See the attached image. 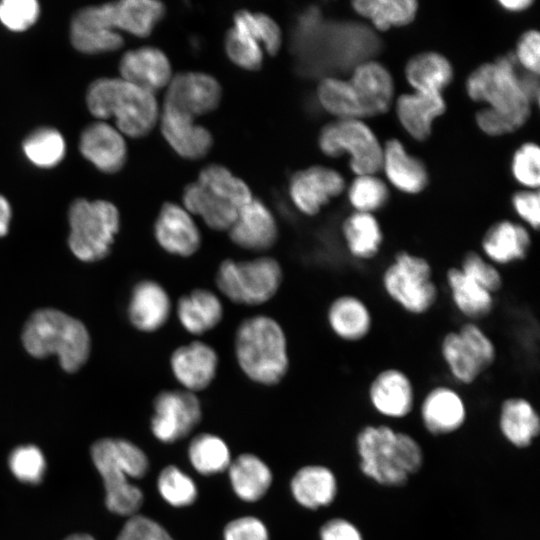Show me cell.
I'll return each mask as SVG.
<instances>
[{"mask_svg": "<svg viewBox=\"0 0 540 540\" xmlns=\"http://www.w3.org/2000/svg\"><path fill=\"white\" fill-rule=\"evenodd\" d=\"M91 456L103 479L107 508L118 515H135L143 503V493L129 480L147 473L146 454L130 441L107 438L93 444Z\"/></svg>", "mask_w": 540, "mask_h": 540, "instance_id": "obj_1", "label": "cell"}, {"mask_svg": "<svg viewBox=\"0 0 540 540\" xmlns=\"http://www.w3.org/2000/svg\"><path fill=\"white\" fill-rule=\"evenodd\" d=\"M234 350L238 366L255 383L276 385L289 369L285 333L269 316L244 319L236 330Z\"/></svg>", "mask_w": 540, "mask_h": 540, "instance_id": "obj_2", "label": "cell"}, {"mask_svg": "<svg viewBox=\"0 0 540 540\" xmlns=\"http://www.w3.org/2000/svg\"><path fill=\"white\" fill-rule=\"evenodd\" d=\"M86 102L92 115L99 119L114 118L117 130L133 138L150 133L159 118L154 93L122 78H100L92 82Z\"/></svg>", "mask_w": 540, "mask_h": 540, "instance_id": "obj_3", "label": "cell"}, {"mask_svg": "<svg viewBox=\"0 0 540 540\" xmlns=\"http://www.w3.org/2000/svg\"><path fill=\"white\" fill-rule=\"evenodd\" d=\"M362 472L386 486H401L419 470L422 451L408 434L386 425L366 426L357 437Z\"/></svg>", "mask_w": 540, "mask_h": 540, "instance_id": "obj_4", "label": "cell"}, {"mask_svg": "<svg viewBox=\"0 0 540 540\" xmlns=\"http://www.w3.org/2000/svg\"><path fill=\"white\" fill-rule=\"evenodd\" d=\"M22 341L34 357L58 355L61 367L67 372L77 371L90 353V338L85 326L51 308L37 310L30 316L23 329Z\"/></svg>", "mask_w": 540, "mask_h": 540, "instance_id": "obj_5", "label": "cell"}, {"mask_svg": "<svg viewBox=\"0 0 540 540\" xmlns=\"http://www.w3.org/2000/svg\"><path fill=\"white\" fill-rule=\"evenodd\" d=\"M466 90L476 102L500 114L518 129L529 118L531 100L524 90L513 54L477 67L467 78Z\"/></svg>", "mask_w": 540, "mask_h": 540, "instance_id": "obj_6", "label": "cell"}, {"mask_svg": "<svg viewBox=\"0 0 540 540\" xmlns=\"http://www.w3.org/2000/svg\"><path fill=\"white\" fill-rule=\"evenodd\" d=\"M385 295L412 316L429 313L439 299V287L430 261L408 250L397 251L381 273Z\"/></svg>", "mask_w": 540, "mask_h": 540, "instance_id": "obj_7", "label": "cell"}, {"mask_svg": "<svg viewBox=\"0 0 540 540\" xmlns=\"http://www.w3.org/2000/svg\"><path fill=\"white\" fill-rule=\"evenodd\" d=\"M69 246L82 261L106 257L119 230L120 216L115 205L104 200H75L68 214Z\"/></svg>", "mask_w": 540, "mask_h": 540, "instance_id": "obj_8", "label": "cell"}, {"mask_svg": "<svg viewBox=\"0 0 540 540\" xmlns=\"http://www.w3.org/2000/svg\"><path fill=\"white\" fill-rule=\"evenodd\" d=\"M283 272L279 262L268 256L252 260L226 259L216 273L219 291L230 301L242 305H262L279 290Z\"/></svg>", "mask_w": 540, "mask_h": 540, "instance_id": "obj_9", "label": "cell"}, {"mask_svg": "<svg viewBox=\"0 0 540 540\" xmlns=\"http://www.w3.org/2000/svg\"><path fill=\"white\" fill-rule=\"evenodd\" d=\"M318 145L329 157L349 154L350 168L357 176L374 175L382 167L383 147L361 119H338L325 125Z\"/></svg>", "mask_w": 540, "mask_h": 540, "instance_id": "obj_10", "label": "cell"}, {"mask_svg": "<svg viewBox=\"0 0 540 540\" xmlns=\"http://www.w3.org/2000/svg\"><path fill=\"white\" fill-rule=\"evenodd\" d=\"M165 5L154 0H122L78 11L85 22L110 32L118 30L137 37L151 34L155 26L165 16Z\"/></svg>", "mask_w": 540, "mask_h": 540, "instance_id": "obj_11", "label": "cell"}, {"mask_svg": "<svg viewBox=\"0 0 540 540\" xmlns=\"http://www.w3.org/2000/svg\"><path fill=\"white\" fill-rule=\"evenodd\" d=\"M151 419L153 435L161 442L173 443L186 437L202 418L195 393L185 389L164 390L154 400Z\"/></svg>", "mask_w": 540, "mask_h": 540, "instance_id": "obj_12", "label": "cell"}, {"mask_svg": "<svg viewBox=\"0 0 540 540\" xmlns=\"http://www.w3.org/2000/svg\"><path fill=\"white\" fill-rule=\"evenodd\" d=\"M345 189V180L336 170L311 166L295 172L289 181V195L304 215L314 216Z\"/></svg>", "mask_w": 540, "mask_h": 540, "instance_id": "obj_13", "label": "cell"}, {"mask_svg": "<svg viewBox=\"0 0 540 540\" xmlns=\"http://www.w3.org/2000/svg\"><path fill=\"white\" fill-rule=\"evenodd\" d=\"M167 86L164 105L193 118L214 111L222 98L219 82L202 72L178 73Z\"/></svg>", "mask_w": 540, "mask_h": 540, "instance_id": "obj_14", "label": "cell"}, {"mask_svg": "<svg viewBox=\"0 0 540 540\" xmlns=\"http://www.w3.org/2000/svg\"><path fill=\"white\" fill-rule=\"evenodd\" d=\"M367 394L372 407L389 418L406 417L414 408V383L399 367L379 370L369 382Z\"/></svg>", "mask_w": 540, "mask_h": 540, "instance_id": "obj_15", "label": "cell"}, {"mask_svg": "<svg viewBox=\"0 0 540 540\" xmlns=\"http://www.w3.org/2000/svg\"><path fill=\"white\" fill-rule=\"evenodd\" d=\"M531 232L520 222L498 220L483 233L479 252L499 268L522 262L532 249Z\"/></svg>", "mask_w": 540, "mask_h": 540, "instance_id": "obj_16", "label": "cell"}, {"mask_svg": "<svg viewBox=\"0 0 540 540\" xmlns=\"http://www.w3.org/2000/svg\"><path fill=\"white\" fill-rule=\"evenodd\" d=\"M154 235L164 251L179 257L194 255L202 243L201 232L192 215L172 202L162 205L154 224Z\"/></svg>", "mask_w": 540, "mask_h": 540, "instance_id": "obj_17", "label": "cell"}, {"mask_svg": "<svg viewBox=\"0 0 540 540\" xmlns=\"http://www.w3.org/2000/svg\"><path fill=\"white\" fill-rule=\"evenodd\" d=\"M227 231L236 246L253 252L270 249L278 238V226L273 213L260 199L254 197L241 208Z\"/></svg>", "mask_w": 540, "mask_h": 540, "instance_id": "obj_18", "label": "cell"}, {"mask_svg": "<svg viewBox=\"0 0 540 540\" xmlns=\"http://www.w3.org/2000/svg\"><path fill=\"white\" fill-rule=\"evenodd\" d=\"M219 365L216 350L202 341L179 346L170 357V368L175 379L190 392L207 388L214 380Z\"/></svg>", "mask_w": 540, "mask_h": 540, "instance_id": "obj_19", "label": "cell"}, {"mask_svg": "<svg viewBox=\"0 0 540 540\" xmlns=\"http://www.w3.org/2000/svg\"><path fill=\"white\" fill-rule=\"evenodd\" d=\"M160 129L166 142L184 159H201L212 148L213 137L210 131L195 124L190 115L170 106L163 105Z\"/></svg>", "mask_w": 540, "mask_h": 540, "instance_id": "obj_20", "label": "cell"}, {"mask_svg": "<svg viewBox=\"0 0 540 540\" xmlns=\"http://www.w3.org/2000/svg\"><path fill=\"white\" fill-rule=\"evenodd\" d=\"M326 319L333 335L347 343L365 340L374 326L373 312L368 303L351 293L341 294L330 302Z\"/></svg>", "mask_w": 540, "mask_h": 540, "instance_id": "obj_21", "label": "cell"}, {"mask_svg": "<svg viewBox=\"0 0 540 540\" xmlns=\"http://www.w3.org/2000/svg\"><path fill=\"white\" fill-rule=\"evenodd\" d=\"M364 117L385 113L392 104L394 82L388 69L377 61L357 64L349 79Z\"/></svg>", "mask_w": 540, "mask_h": 540, "instance_id": "obj_22", "label": "cell"}, {"mask_svg": "<svg viewBox=\"0 0 540 540\" xmlns=\"http://www.w3.org/2000/svg\"><path fill=\"white\" fill-rule=\"evenodd\" d=\"M79 148L88 161L105 173L119 171L127 157L122 134L117 128L103 121L92 123L83 130Z\"/></svg>", "mask_w": 540, "mask_h": 540, "instance_id": "obj_23", "label": "cell"}, {"mask_svg": "<svg viewBox=\"0 0 540 540\" xmlns=\"http://www.w3.org/2000/svg\"><path fill=\"white\" fill-rule=\"evenodd\" d=\"M119 70L122 79L152 93L167 86L172 78L167 55L152 46L127 51L120 60Z\"/></svg>", "mask_w": 540, "mask_h": 540, "instance_id": "obj_24", "label": "cell"}, {"mask_svg": "<svg viewBox=\"0 0 540 540\" xmlns=\"http://www.w3.org/2000/svg\"><path fill=\"white\" fill-rule=\"evenodd\" d=\"M420 415L432 434H446L460 428L467 415L461 394L449 385H436L422 399Z\"/></svg>", "mask_w": 540, "mask_h": 540, "instance_id": "obj_25", "label": "cell"}, {"mask_svg": "<svg viewBox=\"0 0 540 540\" xmlns=\"http://www.w3.org/2000/svg\"><path fill=\"white\" fill-rule=\"evenodd\" d=\"M172 304L166 289L156 281L144 280L133 288L128 314L133 326L154 332L169 320Z\"/></svg>", "mask_w": 540, "mask_h": 540, "instance_id": "obj_26", "label": "cell"}, {"mask_svg": "<svg viewBox=\"0 0 540 540\" xmlns=\"http://www.w3.org/2000/svg\"><path fill=\"white\" fill-rule=\"evenodd\" d=\"M446 103L440 93L414 91L397 98L396 114L405 131L414 139H427L433 121L445 112Z\"/></svg>", "mask_w": 540, "mask_h": 540, "instance_id": "obj_27", "label": "cell"}, {"mask_svg": "<svg viewBox=\"0 0 540 540\" xmlns=\"http://www.w3.org/2000/svg\"><path fill=\"white\" fill-rule=\"evenodd\" d=\"M445 283L454 308L466 321L478 322L493 312L495 294L466 276L458 266L446 270Z\"/></svg>", "mask_w": 540, "mask_h": 540, "instance_id": "obj_28", "label": "cell"}, {"mask_svg": "<svg viewBox=\"0 0 540 540\" xmlns=\"http://www.w3.org/2000/svg\"><path fill=\"white\" fill-rule=\"evenodd\" d=\"M341 236L349 256L358 262L378 257L384 245V231L371 213L353 211L341 224Z\"/></svg>", "mask_w": 540, "mask_h": 540, "instance_id": "obj_29", "label": "cell"}, {"mask_svg": "<svg viewBox=\"0 0 540 540\" xmlns=\"http://www.w3.org/2000/svg\"><path fill=\"white\" fill-rule=\"evenodd\" d=\"M390 183L407 194L422 192L428 183L425 165L410 155L403 144L391 139L383 146L382 167Z\"/></svg>", "mask_w": 540, "mask_h": 540, "instance_id": "obj_30", "label": "cell"}, {"mask_svg": "<svg viewBox=\"0 0 540 540\" xmlns=\"http://www.w3.org/2000/svg\"><path fill=\"white\" fill-rule=\"evenodd\" d=\"M223 313L220 298L208 289H194L179 298L176 304L179 323L196 336L214 329L221 322Z\"/></svg>", "mask_w": 540, "mask_h": 540, "instance_id": "obj_31", "label": "cell"}, {"mask_svg": "<svg viewBox=\"0 0 540 540\" xmlns=\"http://www.w3.org/2000/svg\"><path fill=\"white\" fill-rule=\"evenodd\" d=\"M182 199L191 215L199 216L209 228L217 231H227L241 210L197 181L185 187Z\"/></svg>", "mask_w": 540, "mask_h": 540, "instance_id": "obj_32", "label": "cell"}, {"mask_svg": "<svg viewBox=\"0 0 540 540\" xmlns=\"http://www.w3.org/2000/svg\"><path fill=\"white\" fill-rule=\"evenodd\" d=\"M501 432L513 445L526 447L539 434L540 419L532 403L524 397H509L500 407Z\"/></svg>", "mask_w": 540, "mask_h": 540, "instance_id": "obj_33", "label": "cell"}, {"mask_svg": "<svg viewBox=\"0 0 540 540\" xmlns=\"http://www.w3.org/2000/svg\"><path fill=\"white\" fill-rule=\"evenodd\" d=\"M405 77L414 91L440 93L453 78L449 60L435 51H426L411 57L405 66Z\"/></svg>", "mask_w": 540, "mask_h": 540, "instance_id": "obj_34", "label": "cell"}, {"mask_svg": "<svg viewBox=\"0 0 540 540\" xmlns=\"http://www.w3.org/2000/svg\"><path fill=\"white\" fill-rule=\"evenodd\" d=\"M229 478L235 494L246 502L261 499L272 483L270 468L254 454H241L231 461Z\"/></svg>", "mask_w": 540, "mask_h": 540, "instance_id": "obj_35", "label": "cell"}, {"mask_svg": "<svg viewBox=\"0 0 540 540\" xmlns=\"http://www.w3.org/2000/svg\"><path fill=\"white\" fill-rule=\"evenodd\" d=\"M336 479L326 467L310 465L299 469L291 480L295 500L309 509L329 505L335 498Z\"/></svg>", "mask_w": 540, "mask_h": 540, "instance_id": "obj_36", "label": "cell"}, {"mask_svg": "<svg viewBox=\"0 0 540 540\" xmlns=\"http://www.w3.org/2000/svg\"><path fill=\"white\" fill-rule=\"evenodd\" d=\"M356 13L369 20L373 26L385 31L392 27L405 26L417 14L415 0H356L352 2Z\"/></svg>", "mask_w": 540, "mask_h": 540, "instance_id": "obj_37", "label": "cell"}, {"mask_svg": "<svg viewBox=\"0 0 540 540\" xmlns=\"http://www.w3.org/2000/svg\"><path fill=\"white\" fill-rule=\"evenodd\" d=\"M439 352L449 375L459 384L471 385L484 373L457 330H450L442 336Z\"/></svg>", "mask_w": 540, "mask_h": 540, "instance_id": "obj_38", "label": "cell"}, {"mask_svg": "<svg viewBox=\"0 0 540 540\" xmlns=\"http://www.w3.org/2000/svg\"><path fill=\"white\" fill-rule=\"evenodd\" d=\"M317 98L325 111L338 119H361L364 114L349 80L326 77L317 87Z\"/></svg>", "mask_w": 540, "mask_h": 540, "instance_id": "obj_39", "label": "cell"}, {"mask_svg": "<svg viewBox=\"0 0 540 540\" xmlns=\"http://www.w3.org/2000/svg\"><path fill=\"white\" fill-rule=\"evenodd\" d=\"M189 460L202 475H213L228 469L231 463L230 450L218 436L203 433L194 437L188 449Z\"/></svg>", "mask_w": 540, "mask_h": 540, "instance_id": "obj_40", "label": "cell"}, {"mask_svg": "<svg viewBox=\"0 0 540 540\" xmlns=\"http://www.w3.org/2000/svg\"><path fill=\"white\" fill-rule=\"evenodd\" d=\"M197 182L239 209L252 198L248 185L220 164H209L199 173Z\"/></svg>", "mask_w": 540, "mask_h": 540, "instance_id": "obj_41", "label": "cell"}, {"mask_svg": "<svg viewBox=\"0 0 540 540\" xmlns=\"http://www.w3.org/2000/svg\"><path fill=\"white\" fill-rule=\"evenodd\" d=\"M22 148L27 159L41 168L58 165L66 152L63 136L58 130L50 127L33 131L24 140Z\"/></svg>", "mask_w": 540, "mask_h": 540, "instance_id": "obj_42", "label": "cell"}, {"mask_svg": "<svg viewBox=\"0 0 540 540\" xmlns=\"http://www.w3.org/2000/svg\"><path fill=\"white\" fill-rule=\"evenodd\" d=\"M233 28L254 39L271 56L278 53L282 44L279 25L268 15L242 9L233 17Z\"/></svg>", "mask_w": 540, "mask_h": 540, "instance_id": "obj_43", "label": "cell"}, {"mask_svg": "<svg viewBox=\"0 0 540 540\" xmlns=\"http://www.w3.org/2000/svg\"><path fill=\"white\" fill-rule=\"evenodd\" d=\"M388 200L387 185L375 175H358L348 188V201L356 212L374 214Z\"/></svg>", "mask_w": 540, "mask_h": 540, "instance_id": "obj_44", "label": "cell"}, {"mask_svg": "<svg viewBox=\"0 0 540 540\" xmlns=\"http://www.w3.org/2000/svg\"><path fill=\"white\" fill-rule=\"evenodd\" d=\"M157 487L162 498L174 507L192 505L198 495L192 478L174 465H169L160 472Z\"/></svg>", "mask_w": 540, "mask_h": 540, "instance_id": "obj_45", "label": "cell"}, {"mask_svg": "<svg viewBox=\"0 0 540 540\" xmlns=\"http://www.w3.org/2000/svg\"><path fill=\"white\" fill-rule=\"evenodd\" d=\"M224 49L231 62L244 70L257 71L263 64L261 45L233 27L225 35Z\"/></svg>", "mask_w": 540, "mask_h": 540, "instance_id": "obj_46", "label": "cell"}, {"mask_svg": "<svg viewBox=\"0 0 540 540\" xmlns=\"http://www.w3.org/2000/svg\"><path fill=\"white\" fill-rule=\"evenodd\" d=\"M457 266L466 276L495 295L503 288L504 277L500 268L479 251L465 252Z\"/></svg>", "mask_w": 540, "mask_h": 540, "instance_id": "obj_47", "label": "cell"}, {"mask_svg": "<svg viewBox=\"0 0 540 540\" xmlns=\"http://www.w3.org/2000/svg\"><path fill=\"white\" fill-rule=\"evenodd\" d=\"M456 330L483 371L490 369L498 356L496 344L491 336L478 322L465 321Z\"/></svg>", "mask_w": 540, "mask_h": 540, "instance_id": "obj_48", "label": "cell"}, {"mask_svg": "<svg viewBox=\"0 0 540 540\" xmlns=\"http://www.w3.org/2000/svg\"><path fill=\"white\" fill-rule=\"evenodd\" d=\"M9 467L18 480L37 484L44 476L46 462L38 447L22 445L15 448L10 454Z\"/></svg>", "mask_w": 540, "mask_h": 540, "instance_id": "obj_49", "label": "cell"}, {"mask_svg": "<svg viewBox=\"0 0 540 540\" xmlns=\"http://www.w3.org/2000/svg\"><path fill=\"white\" fill-rule=\"evenodd\" d=\"M512 174L526 189L537 190L540 183V149L537 144H522L512 158Z\"/></svg>", "mask_w": 540, "mask_h": 540, "instance_id": "obj_50", "label": "cell"}, {"mask_svg": "<svg viewBox=\"0 0 540 540\" xmlns=\"http://www.w3.org/2000/svg\"><path fill=\"white\" fill-rule=\"evenodd\" d=\"M40 7L35 0H3L0 2V21L9 30L22 32L38 19Z\"/></svg>", "mask_w": 540, "mask_h": 540, "instance_id": "obj_51", "label": "cell"}, {"mask_svg": "<svg viewBox=\"0 0 540 540\" xmlns=\"http://www.w3.org/2000/svg\"><path fill=\"white\" fill-rule=\"evenodd\" d=\"M117 540H174L158 522L143 516L132 515L120 531Z\"/></svg>", "mask_w": 540, "mask_h": 540, "instance_id": "obj_52", "label": "cell"}, {"mask_svg": "<svg viewBox=\"0 0 540 540\" xmlns=\"http://www.w3.org/2000/svg\"><path fill=\"white\" fill-rule=\"evenodd\" d=\"M512 208L520 223L531 231H538L540 225V197L538 190L523 189L513 194Z\"/></svg>", "mask_w": 540, "mask_h": 540, "instance_id": "obj_53", "label": "cell"}, {"mask_svg": "<svg viewBox=\"0 0 540 540\" xmlns=\"http://www.w3.org/2000/svg\"><path fill=\"white\" fill-rule=\"evenodd\" d=\"M514 55L515 61L525 71L538 75L540 70V34L528 30L519 38Z\"/></svg>", "mask_w": 540, "mask_h": 540, "instance_id": "obj_54", "label": "cell"}, {"mask_svg": "<svg viewBox=\"0 0 540 540\" xmlns=\"http://www.w3.org/2000/svg\"><path fill=\"white\" fill-rule=\"evenodd\" d=\"M224 540H269L264 523L252 516L230 521L223 531Z\"/></svg>", "mask_w": 540, "mask_h": 540, "instance_id": "obj_55", "label": "cell"}, {"mask_svg": "<svg viewBox=\"0 0 540 540\" xmlns=\"http://www.w3.org/2000/svg\"><path fill=\"white\" fill-rule=\"evenodd\" d=\"M478 127L487 135L501 136L517 130L510 121L488 107L476 113Z\"/></svg>", "mask_w": 540, "mask_h": 540, "instance_id": "obj_56", "label": "cell"}, {"mask_svg": "<svg viewBox=\"0 0 540 540\" xmlns=\"http://www.w3.org/2000/svg\"><path fill=\"white\" fill-rule=\"evenodd\" d=\"M321 540H363L358 529L341 518L327 521L320 530Z\"/></svg>", "mask_w": 540, "mask_h": 540, "instance_id": "obj_57", "label": "cell"}, {"mask_svg": "<svg viewBox=\"0 0 540 540\" xmlns=\"http://www.w3.org/2000/svg\"><path fill=\"white\" fill-rule=\"evenodd\" d=\"M11 219V208L5 197L0 195V237L8 232Z\"/></svg>", "mask_w": 540, "mask_h": 540, "instance_id": "obj_58", "label": "cell"}, {"mask_svg": "<svg viewBox=\"0 0 540 540\" xmlns=\"http://www.w3.org/2000/svg\"><path fill=\"white\" fill-rule=\"evenodd\" d=\"M498 3L503 9L510 12H520L532 5L530 0H501Z\"/></svg>", "mask_w": 540, "mask_h": 540, "instance_id": "obj_59", "label": "cell"}, {"mask_svg": "<svg viewBox=\"0 0 540 540\" xmlns=\"http://www.w3.org/2000/svg\"><path fill=\"white\" fill-rule=\"evenodd\" d=\"M64 540H95V539L88 534H73V535L68 536Z\"/></svg>", "mask_w": 540, "mask_h": 540, "instance_id": "obj_60", "label": "cell"}]
</instances>
